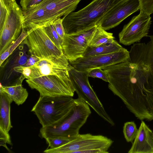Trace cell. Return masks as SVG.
Masks as SVG:
<instances>
[{"label":"cell","instance_id":"22","mask_svg":"<svg viewBox=\"0 0 153 153\" xmlns=\"http://www.w3.org/2000/svg\"><path fill=\"white\" fill-rule=\"evenodd\" d=\"M28 33L22 29V33L15 42L9 46L0 55V65L1 66L4 61L12 53L13 51L20 44L27 35Z\"/></svg>","mask_w":153,"mask_h":153},{"label":"cell","instance_id":"23","mask_svg":"<svg viewBox=\"0 0 153 153\" xmlns=\"http://www.w3.org/2000/svg\"><path fill=\"white\" fill-rule=\"evenodd\" d=\"M43 27L51 41L57 48L62 50V45L63 40L59 36L53 24Z\"/></svg>","mask_w":153,"mask_h":153},{"label":"cell","instance_id":"2","mask_svg":"<svg viewBox=\"0 0 153 153\" xmlns=\"http://www.w3.org/2000/svg\"><path fill=\"white\" fill-rule=\"evenodd\" d=\"M91 113L89 105L81 99H74L68 113L63 118L52 124L42 127L39 135L42 138L61 137L71 140L79 133Z\"/></svg>","mask_w":153,"mask_h":153},{"label":"cell","instance_id":"24","mask_svg":"<svg viewBox=\"0 0 153 153\" xmlns=\"http://www.w3.org/2000/svg\"><path fill=\"white\" fill-rule=\"evenodd\" d=\"M48 144V148L53 149L60 147L70 140L61 137H48L45 139Z\"/></svg>","mask_w":153,"mask_h":153},{"label":"cell","instance_id":"32","mask_svg":"<svg viewBox=\"0 0 153 153\" xmlns=\"http://www.w3.org/2000/svg\"><path fill=\"white\" fill-rule=\"evenodd\" d=\"M0 1L3 3L8 10L16 2L15 0H0Z\"/></svg>","mask_w":153,"mask_h":153},{"label":"cell","instance_id":"7","mask_svg":"<svg viewBox=\"0 0 153 153\" xmlns=\"http://www.w3.org/2000/svg\"><path fill=\"white\" fill-rule=\"evenodd\" d=\"M68 71L78 98L83 100L111 126H114V122L105 111L103 105L90 84L88 79L89 71H78L70 64Z\"/></svg>","mask_w":153,"mask_h":153},{"label":"cell","instance_id":"3","mask_svg":"<svg viewBox=\"0 0 153 153\" xmlns=\"http://www.w3.org/2000/svg\"><path fill=\"white\" fill-rule=\"evenodd\" d=\"M147 43L134 44L129 51L131 72L136 83L153 96V35Z\"/></svg>","mask_w":153,"mask_h":153},{"label":"cell","instance_id":"31","mask_svg":"<svg viewBox=\"0 0 153 153\" xmlns=\"http://www.w3.org/2000/svg\"><path fill=\"white\" fill-rule=\"evenodd\" d=\"M41 59L31 54L30 56L27 59L26 63L23 66L26 67H29L34 65L36 62Z\"/></svg>","mask_w":153,"mask_h":153},{"label":"cell","instance_id":"25","mask_svg":"<svg viewBox=\"0 0 153 153\" xmlns=\"http://www.w3.org/2000/svg\"><path fill=\"white\" fill-rule=\"evenodd\" d=\"M6 143L12 145L10 135L8 132L0 127V146L4 147L9 152H11L7 146Z\"/></svg>","mask_w":153,"mask_h":153},{"label":"cell","instance_id":"4","mask_svg":"<svg viewBox=\"0 0 153 153\" xmlns=\"http://www.w3.org/2000/svg\"><path fill=\"white\" fill-rule=\"evenodd\" d=\"M119 0H93L83 8L63 17L65 34L76 33L97 25L99 20Z\"/></svg>","mask_w":153,"mask_h":153},{"label":"cell","instance_id":"29","mask_svg":"<svg viewBox=\"0 0 153 153\" xmlns=\"http://www.w3.org/2000/svg\"><path fill=\"white\" fill-rule=\"evenodd\" d=\"M45 0H20V4L22 10L27 9L36 6Z\"/></svg>","mask_w":153,"mask_h":153},{"label":"cell","instance_id":"20","mask_svg":"<svg viewBox=\"0 0 153 153\" xmlns=\"http://www.w3.org/2000/svg\"><path fill=\"white\" fill-rule=\"evenodd\" d=\"M14 71L22 74L25 79H30L42 76L38 68L34 65L29 67L23 66L15 67Z\"/></svg>","mask_w":153,"mask_h":153},{"label":"cell","instance_id":"6","mask_svg":"<svg viewBox=\"0 0 153 153\" xmlns=\"http://www.w3.org/2000/svg\"><path fill=\"white\" fill-rule=\"evenodd\" d=\"M114 141L101 135L79 134L60 147L47 148L45 153H108Z\"/></svg>","mask_w":153,"mask_h":153},{"label":"cell","instance_id":"8","mask_svg":"<svg viewBox=\"0 0 153 153\" xmlns=\"http://www.w3.org/2000/svg\"><path fill=\"white\" fill-rule=\"evenodd\" d=\"M26 81L31 89L39 92L40 96L73 97L75 92L69 74L45 75Z\"/></svg>","mask_w":153,"mask_h":153},{"label":"cell","instance_id":"10","mask_svg":"<svg viewBox=\"0 0 153 153\" xmlns=\"http://www.w3.org/2000/svg\"><path fill=\"white\" fill-rule=\"evenodd\" d=\"M140 10L139 14L125 25L119 34L120 42L123 45H129L140 42L142 38L148 36L151 17L150 15Z\"/></svg>","mask_w":153,"mask_h":153},{"label":"cell","instance_id":"9","mask_svg":"<svg viewBox=\"0 0 153 153\" xmlns=\"http://www.w3.org/2000/svg\"><path fill=\"white\" fill-rule=\"evenodd\" d=\"M22 43L27 46L31 54L41 59L56 61L66 58L62 50L51 41L43 27L29 33Z\"/></svg>","mask_w":153,"mask_h":153},{"label":"cell","instance_id":"13","mask_svg":"<svg viewBox=\"0 0 153 153\" xmlns=\"http://www.w3.org/2000/svg\"><path fill=\"white\" fill-rule=\"evenodd\" d=\"M97 26V25L76 33L65 34L62 49L69 62L83 57Z\"/></svg>","mask_w":153,"mask_h":153},{"label":"cell","instance_id":"18","mask_svg":"<svg viewBox=\"0 0 153 153\" xmlns=\"http://www.w3.org/2000/svg\"><path fill=\"white\" fill-rule=\"evenodd\" d=\"M123 48L115 40L96 47L88 46L83 57L111 53L120 51Z\"/></svg>","mask_w":153,"mask_h":153},{"label":"cell","instance_id":"12","mask_svg":"<svg viewBox=\"0 0 153 153\" xmlns=\"http://www.w3.org/2000/svg\"><path fill=\"white\" fill-rule=\"evenodd\" d=\"M23 21V10L16 2L8 10L6 20L0 31V55L19 38Z\"/></svg>","mask_w":153,"mask_h":153},{"label":"cell","instance_id":"27","mask_svg":"<svg viewBox=\"0 0 153 153\" xmlns=\"http://www.w3.org/2000/svg\"><path fill=\"white\" fill-rule=\"evenodd\" d=\"M140 4V10L151 15L153 13V0H138Z\"/></svg>","mask_w":153,"mask_h":153},{"label":"cell","instance_id":"21","mask_svg":"<svg viewBox=\"0 0 153 153\" xmlns=\"http://www.w3.org/2000/svg\"><path fill=\"white\" fill-rule=\"evenodd\" d=\"M138 129L134 121L127 122L124 123L123 132L124 137L128 142H132L138 132Z\"/></svg>","mask_w":153,"mask_h":153},{"label":"cell","instance_id":"14","mask_svg":"<svg viewBox=\"0 0 153 153\" xmlns=\"http://www.w3.org/2000/svg\"><path fill=\"white\" fill-rule=\"evenodd\" d=\"M140 10L138 0H119L99 20L97 25L105 30L119 25L126 18Z\"/></svg>","mask_w":153,"mask_h":153},{"label":"cell","instance_id":"28","mask_svg":"<svg viewBox=\"0 0 153 153\" xmlns=\"http://www.w3.org/2000/svg\"><path fill=\"white\" fill-rule=\"evenodd\" d=\"M62 22V18H59L55 20L52 24L59 36L63 40L65 33Z\"/></svg>","mask_w":153,"mask_h":153},{"label":"cell","instance_id":"16","mask_svg":"<svg viewBox=\"0 0 153 153\" xmlns=\"http://www.w3.org/2000/svg\"><path fill=\"white\" fill-rule=\"evenodd\" d=\"M24 79L22 75L17 81L11 85L4 86L1 83L0 92L5 93L18 105L22 104L26 101L28 95L27 89L22 85Z\"/></svg>","mask_w":153,"mask_h":153},{"label":"cell","instance_id":"11","mask_svg":"<svg viewBox=\"0 0 153 153\" xmlns=\"http://www.w3.org/2000/svg\"><path fill=\"white\" fill-rule=\"evenodd\" d=\"M129 60V51L123 48L115 53L82 57L69 63L77 70L85 71L97 68L103 69L107 67L128 61Z\"/></svg>","mask_w":153,"mask_h":153},{"label":"cell","instance_id":"1","mask_svg":"<svg viewBox=\"0 0 153 153\" xmlns=\"http://www.w3.org/2000/svg\"><path fill=\"white\" fill-rule=\"evenodd\" d=\"M82 0H45L23 10L22 29L28 33L39 27L52 24L56 20L74 12Z\"/></svg>","mask_w":153,"mask_h":153},{"label":"cell","instance_id":"5","mask_svg":"<svg viewBox=\"0 0 153 153\" xmlns=\"http://www.w3.org/2000/svg\"><path fill=\"white\" fill-rule=\"evenodd\" d=\"M74 99L66 96L40 97L31 111L36 116L42 127L54 123L70 111Z\"/></svg>","mask_w":153,"mask_h":153},{"label":"cell","instance_id":"15","mask_svg":"<svg viewBox=\"0 0 153 153\" xmlns=\"http://www.w3.org/2000/svg\"><path fill=\"white\" fill-rule=\"evenodd\" d=\"M128 153H153V132L142 120Z\"/></svg>","mask_w":153,"mask_h":153},{"label":"cell","instance_id":"17","mask_svg":"<svg viewBox=\"0 0 153 153\" xmlns=\"http://www.w3.org/2000/svg\"><path fill=\"white\" fill-rule=\"evenodd\" d=\"M13 101L5 93L0 92V127L8 132L12 127L10 111Z\"/></svg>","mask_w":153,"mask_h":153},{"label":"cell","instance_id":"19","mask_svg":"<svg viewBox=\"0 0 153 153\" xmlns=\"http://www.w3.org/2000/svg\"><path fill=\"white\" fill-rule=\"evenodd\" d=\"M112 33L107 32L97 25L88 46H97L102 44L111 42L114 39Z\"/></svg>","mask_w":153,"mask_h":153},{"label":"cell","instance_id":"30","mask_svg":"<svg viewBox=\"0 0 153 153\" xmlns=\"http://www.w3.org/2000/svg\"><path fill=\"white\" fill-rule=\"evenodd\" d=\"M0 31L2 29L6 20L8 10L2 2L0 1Z\"/></svg>","mask_w":153,"mask_h":153},{"label":"cell","instance_id":"26","mask_svg":"<svg viewBox=\"0 0 153 153\" xmlns=\"http://www.w3.org/2000/svg\"><path fill=\"white\" fill-rule=\"evenodd\" d=\"M88 76L100 79L105 82H108L107 74L103 70L100 68H95L89 71Z\"/></svg>","mask_w":153,"mask_h":153}]
</instances>
